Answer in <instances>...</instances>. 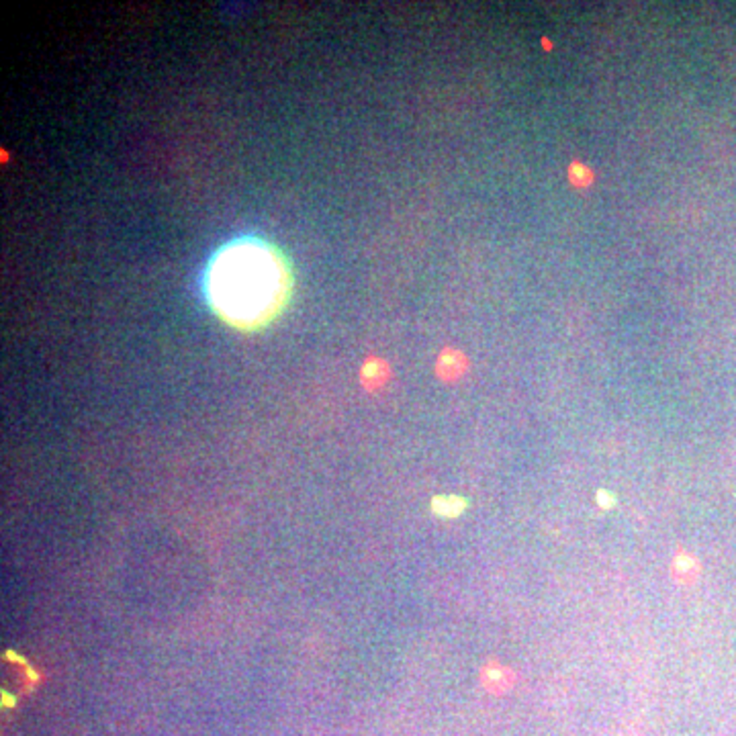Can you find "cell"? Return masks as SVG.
I'll return each mask as SVG.
<instances>
[{
    "instance_id": "cell-8",
    "label": "cell",
    "mask_w": 736,
    "mask_h": 736,
    "mask_svg": "<svg viewBox=\"0 0 736 736\" xmlns=\"http://www.w3.org/2000/svg\"><path fill=\"white\" fill-rule=\"evenodd\" d=\"M598 505L603 507V509H612L616 505V495L610 493L607 489H600L598 491Z\"/></svg>"
},
{
    "instance_id": "cell-7",
    "label": "cell",
    "mask_w": 736,
    "mask_h": 736,
    "mask_svg": "<svg viewBox=\"0 0 736 736\" xmlns=\"http://www.w3.org/2000/svg\"><path fill=\"white\" fill-rule=\"evenodd\" d=\"M566 178H569L571 186H575V189H589V186L593 184V180H595L593 170H591L587 164L579 162V160H575V162L569 164V168H566Z\"/></svg>"
},
{
    "instance_id": "cell-2",
    "label": "cell",
    "mask_w": 736,
    "mask_h": 736,
    "mask_svg": "<svg viewBox=\"0 0 736 736\" xmlns=\"http://www.w3.org/2000/svg\"><path fill=\"white\" fill-rule=\"evenodd\" d=\"M481 681H483L485 689H489L491 694H504L511 685H514V673L509 667H504L495 660L483 665L481 669Z\"/></svg>"
},
{
    "instance_id": "cell-3",
    "label": "cell",
    "mask_w": 736,
    "mask_h": 736,
    "mask_svg": "<svg viewBox=\"0 0 736 736\" xmlns=\"http://www.w3.org/2000/svg\"><path fill=\"white\" fill-rule=\"evenodd\" d=\"M466 368H468V360H466V356L463 352H458V350H444L440 360H438L436 372H438V376L442 381H456V379H461L465 374Z\"/></svg>"
},
{
    "instance_id": "cell-4",
    "label": "cell",
    "mask_w": 736,
    "mask_h": 736,
    "mask_svg": "<svg viewBox=\"0 0 736 736\" xmlns=\"http://www.w3.org/2000/svg\"><path fill=\"white\" fill-rule=\"evenodd\" d=\"M671 575L681 585H689L699 575V562L687 552H679L671 562Z\"/></svg>"
},
{
    "instance_id": "cell-1",
    "label": "cell",
    "mask_w": 736,
    "mask_h": 736,
    "mask_svg": "<svg viewBox=\"0 0 736 736\" xmlns=\"http://www.w3.org/2000/svg\"><path fill=\"white\" fill-rule=\"evenodd\" d=\"M203 291L221 321L237 330H260L276 319L291 299V266L271 242L237 237L209 260Z\"/></svg>"
},
{
    "instance_id": "cell-5",
    "label": "cell",
    "mask_w": 736,
    "mask_h": 736,
    "mask_svg": "<svg viewBox=\"0 0 736 736\" xmlns=\"http://www.w3.org/2000/svg\"><path fill=\"white\" fill-rule=\"evenodd\" d=\"M465 509L466 499L465 497H458V495H438V497L432 499V511L438 518H444V520L458 518Z\"/></svg>"
},
{
    "instance_id": "cell-6",
    "label": "cell",
    "mask_w": 736,
    "mask_h": 736,
    "mask_svg": "<svg viewBox=\"0 0 736 736\" xmlns=\"http://www.w3.org/2000/svg\"><path fill=\"white\" fill-rule=\"evenodd\" d=\"M388 379V367L383 362V360H368L364 368H362V383L367 385V388H376L381 387L385 381Z\"/></svg>"
},
{
    "instance_id": "cell-9",
    "label": "cell",
    "mask_w": 736,
    "mask_h": 736,
    "mask_svg": "<svg viewBox=\"0 0 736 736\" xmlns=\"http://www.w3.org/2000/svg\"><path fill=\"white\" fill-rule=\"evenodd\" d=\"M542 45H544V49H552V43H548V39L546 37L542 39Z\"/></svg>"
}]
</instances>
